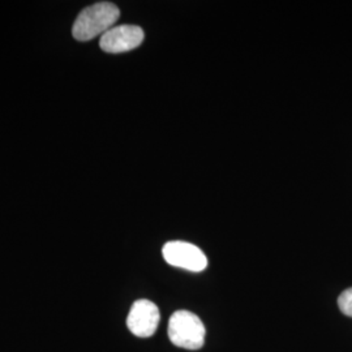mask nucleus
Returning a JSON list of instances; mask_svg holds the SVG:
<instances>
[{
    "instance_id": "obj_1",
    "label": "nucleus",
    "mask_w": 352,
    "mask_h": 352,
    "mask_svg": "<svg viewBox=\"0 0 352 352\" xmlns=\"http://www.w3.org/2000/svg\"><path fill=\"white\" fill-rule=\"evenodd\" d=\"M119 8L110 1H100L89 6L78 13L72 28V34L77 41H90L104 34L119 19Z\"/></svg>"
},
{
    "instance_id": "obj_2",
    "label": "nucleus",
    "mask_w": 352,
    "mask_h": 352,
    "mask_svg": "<svg viewBox=\"0 0 352 352\" xmlns=\"http://www.w3.org/2000/svg\"><path fill=\"white\" fill-rule=\"evenodd\" d=\"M168 338L180 349L200 350L205 342L206 330L201 320L189 311H176L168 321Z\"/></svg>"
},
{
    "instance_id": "obj_3",
    "label": "nucleus",
    "mask_w": 352,
    "mask_h": 352,
    "mask_svg": "<svg viewBox=\"0 0 352 352\" xmlns=\"http://www.w3.org/2000/svg\"><path fill=\"white\" fill-rule=\"evenodd\" d=\"M164 258L167 264L182 267L193 273H199L206 269L208 258L205 253L196 245L187 241H168L162 250Z\"/></svg>"
},
{
    "instance_id": "obj_4",
    "label": "nucleus",
    "mask_w": 352,
    "mask_h": 352,
    "mask_svg": "<svg viewBox=\"0 0 352 352\" xmlns=\"http://www.w3.org/2000/svg\"><path fill=\"white\" fill-rule=\"evenodd\" d=\"M161 315L158 307L146 299L133 302L126 318V327L140 338L151 337L160 324Z\"/></svg>"
},
{
    "instance_id": "obj_5",
    "label": "nucleus",
    "mask_w": 352,
    "mask_h": 352,
    "mask_svg": "<svg viewBox=\"0 0 352 352\" xmlns=\"http://www.w3.org/2000/svg\"><path fill=\"white\" fill-rule=\"evenodd\" d=\"M144 41V30L138 25L113 26L101 39L102 50L109 54H120L139 47Z\"/></svg>"
},
{
    "instance_id": "obj_6",
    "label": "nucleus",
    "mask_w": 352,
    "mask_h": 352,
    "mask_svg": "<svg viewBox=\"0 0 352 352\" xmlns=\"http://www.w3.org/2000/svg\"><path fill=\"white\" fill-rule=\"evenodd\" d=\"M338 307L343 315L352 317V287L340 294L338 298Z\"/></svg>"
}]
</instances>
